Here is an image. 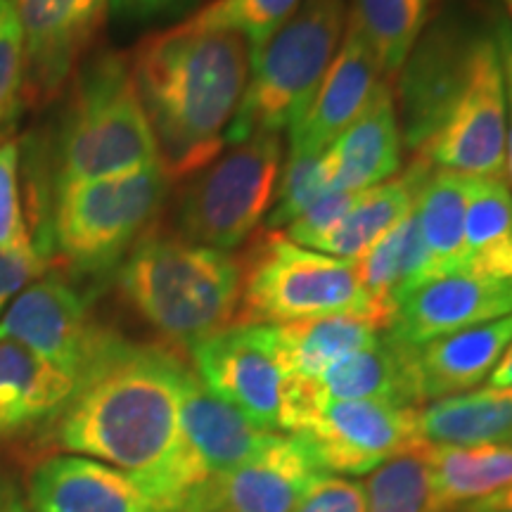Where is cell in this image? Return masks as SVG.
<instances>
[{
	"instance_id": "obj_1",
	"label": "cell",
	"mask_w": 512,
	"mask_h": 512,
	"mask_svg": "<svg viewBox=\"0 0 512 512\" xmlns=\"http://www.w3.org/2000/svg\"><path fill=\"white\" fill-rule=\"evenodd\" d=\"M188 366L171 351L110 337L57 415L62 448L117 467L174 512L204 472L181 430Z\"/></svg>"
},
{
	"instance_id": "obj_2",
	"label": "cell",
	"mask_w": 512,
	"mask_h": 512,
	"mask_svg": "<svg viewBox=\"0 0 512 512\" xmlns=\"http://www.w3.org/2000/svg\"><path fill=\"white\" fill-rule=\"evenodd\" d=\"M249 67L247 41L233 31L183 22L140 43L131 72L169 181L195 176L221 155Z\"/></svg>"
},
{
	"instance_id": "obj_3",
	"label": "cell",
	"mask_w": 512,
	"mask_h": 512,
	"mask_svg": "<svg viewBox=\"0 0 512 512\" xmlns=\"http://www.w3.org/2000/svg\"><path fill=\"white\" fill-rule=\"evenodd\" d=\"M119 290L159 335L190 349L235 325L242 261L150 228L126 254Z\"/></svg>"
},
{
	"instance_id": "obj_4",
	"label": "cell",
	"mask_w": 512,
	"mask_h": 512,
	"mask_svg": "<svg viewBox=\"0 0 512 512\" xmlns=\"http://www.w3.org/2000/svg\"><path fill=\"white\" fill-rule=\"evenodd\" d=\"M55 166V183L102 181L159 166L155 133L124 55L102 53L76 76L57 133Z\"/></svg>"
},
{
	"instance_id": "obj_5",
	"label": "cell",
	"mask_w": 512,
	"mask_h": 512,
	"mask_svg": "<svg viewBox=\"0 0 512 512\" xmlns=\"http://www.w3.org/2000/svg\"><path fill=\"white\" fill-rule=\"evenodd\" d=\"M347 29V0H304L294 15L252 55L245 98L226 145L256 133H283L316 98Z\"/></svg>"
},
{
	"instance_id": "obj_6",
	"label": "cell",
	"mask_w": 512,
	"mask_h": 512,
	"mask_svg": "<svg viewBox=\"0 0 512 512\" xmlns=\"http://www.w3.org/2000/svg\"><path fill=\"white\" fill-rule=\"evenodd\" d=\"M335 313L389 320L368 297L356 261L294 245L283 233H268L242 261V299L235 325H285Z\"/></svg>"
},
{
	"instance_id": "obj_7",
	"label": "cell",
	"mask_w": 512,
	"mask_h": 512,
	"mask_svg": "<svg viewBox=\"0 0 512 512\" xmlns=\"http://www.w3.org/2000/svg\"><path fill=\"white\" fill-rule=\"evenodd\" d=\"M169 178L162 166L102 181L53 183V254L81 275L112 271L150 230Z\"/></svg>"
},
{
	"instance_id": "obj_8",
	"label": "cell",
	"mask_w": 512,
	"mask_h": 512,
	"mask_svg": "<svg viewBox=\"0 0 512 512\" xmlns=\"http://www.w3.org/2000/svg\"><path fill=\"white\" fill-rule=\"evenodd\" d=\"M278 133H256L228 145L197 171L178 204V228L185 240L221 249L240 247L271 211L275 185L283 169Z\"/></svg>"
},
{
	"instance_id": "obj_9",
	"label": "cell",
	"mask_w": 512,
	"mask_h": 512,
	"mask_svg": "<svg viewBox=\"0 0 512 512\" xmlns=\"http://www.w3.org/2000/svg\"><path fill=\"white\" fill-rule=\"evenodd\" d=\"M508 100L496 38L475 36L463 86L434 136L422 147L432 169L505 181ZM508 183V181H505Z\"/></svg>"
},
{
	"instance_id": "obj_10",
	"label": "cell",
	"mask_w": 512,
	"mask_h": 512,
	"mask_svg": "<svg viewBox=\"0 0 512 512\" xmlns=\"http://www.w3.org/2000/svg\"><path fill=\"white\" fill-rule=\"evenodd\" d=\"M195 373L266 432H283L292 384L275 325H230L190 347Z\"/></svg>"
},
{
	"instance_id": "obj_11",
	"label": "cell",
	"mask_w": 512,
	"mask_h": 512,
	"mask_svg": "<svg viewBox=\"0 0 512 512\" xmlns=\"http://www.w3.org/2000/svg\"><path fill=\"white\" fill-rule=\"evenodd\" d=\"M420 408L384 401L320 399L292 434L323 475H370L420 437Z\"/></svg>"
},
{
	"instance_id": "obj_12",
	"label": "cell",
	"mask_w": 512,
	"mask_h": 512,
	"mask_svg": "<svg viewBox=\"0 0 512 512\" xmlns=\"http://www.w3.org/2000/svg\"><path fill=\"white\" fill-rule=\"evenodd\" d=\"M110 337L95 325L86 299L62 275H41L0 316V339L22 344L76 380Z\"/></svg>"
},
{
	"instance_id": "obj_13",
	"label": "cell",
	"mask_w": 512,
	"mask_h": 512,
	"mask_svg": "<svg viewBox=\"0 0 512 512\" xmlns=\"http://www.w3.org/2000/svg\"><path fill=\"white\" fill-rule=\"evenodd\" d=\"M320 477L302 441L273 434L245 465L190 489L174 512H294Z\"/></svg>"
},
{
	"instance_id": "obj_14",
	"label": "cell",
	"mask_w": 512,
	"mask_h": 512,
	"mask_svg": "<svg viewBox=\"0 0 512 512\" xmlns=\"http://www.w3.org/2000/svg\"><path fill=\"white\" fill-rule=\"evenodd\" d=\"M24 38V98L46 105L98 34L107 0H12Z\"/></svg>"
},
{
	"instance_id": "obj_15",
	"label": "cell",
	"mask_w": 512,
	"mask_h": 512,
	"mask_svg": "<svg viewBox=\"0 0 512 512\" xmlns=\"http://www.w3.org/2000/svg\"><path fill=\"white\" fill-rule=\"evenodd\" d=\"M512 316V283L458 271L425 278L396 302L387 335L406 347Z\"/></svg>"
},
{
	"instance_id": "obj_16",
	"label": "cell",
	"mask_w": 512,
	"mask_h": 512,
	"mask_svg": "<svg viewBox=\"0 0 512 512\" xmlns=\"http://www.w3.org/2000/svg\"><path fill=\"white\" fill-rule=\"evenodd\" d=\"M472 38L460 27L434 24L403 62L399 81V126L403 145L422 150L434 136L463 86Z\"/></svg>"
},
{
	"instance_id": "obj_17",
	"label": "cell",
	"mask_w": 512,
	"mask_h": 512,
	"mask_svg": "<svg viewBox=\"0 0 512 512\" xmlns=\"http://www.w3.org/2000/svg\"><path fill=\"white\" fill-rule=\"evenodd\" d=\"M380 83L382 69L375 53L347 19V31L316 98L304 117L287 131L290 150L320 155L363 112Z\"/></svg>"
},
{
	"instance_id": "obj_18",
	"label": "cell",
	"mask_w": 512,
	"mask_h": 512,
	"mask_svg": "<svg viewBox=\"0 0 512 512\" xmlns=\"http://www.w3.org/2000/svg\"><path fill=\"white\" fill-rule=\"evenodd\" d=\"M403 138L389 83H380L363 112L320 155L330 190L361 192L401 169Z\"/></svg>"
},
{
	"instance_id": "obj_19",
	"label": "cell",
	"mask_w": 512,
	"mask_h": 512,
	"mask_svg": "<svg viewBox=\"0 0 512 512\" xmlns=\"http://www.w3.org/2000/svg\"><path fill=\"white\" fill-rule=\"evenodd\" d=\"M34 512H164L136 479L86 456H55L31 477Z\"/></svg>"
},
{
	"instance_id": "obj_20",
	"label": "cell",
	"mask_w": 512,
	"mask_h": 512,
	"mask_svg": "<svg viewBox=\"0 0 512 512\" xmlns=\"http://www.w3.org/2000/svg\"><path fill=\"white\" fill-rule=\"evenodd\" d=\"M181 430L207 479L245 465L278 434L256 427L238 408L211 392L190 368L181 387Z\"/></svg>"
},
{
	"instance_id": "obj_21",
	"label": "cell",
	"mask_w": 512,
	"mask_h": 512,
	"mask_svg": "<svg viewBox=\"0 0 512 512\" xmlns=\"http://www.w3.org/2000/svg\"><path fill=\"white\" fill-rule=\"evenodd\" d=\"M512 342V316L432 339L413 349L420 401L465 394L489 380Z\"/></svg>"
},
{
	"instance_id": "obj_22",
	"label": "cell",
	"mask_w": 512,
	"mask_h": 512,
	"mask_svg": "<svg viewBox=\"0 0 512 512\" xmlns=\"http://www.w3.org/2000/svg\"><path fill=\"white\" fill-rule=\"evenodd\" d=\"M79 380L22 344L0 339V439L64 411Z\"/></svg>"
},
{
	"instance_id": "obj_23",
	"label": "cell",
	"mask_w": 512,
	"mask_h": 512,
	"mask_svg": "<svg viewBox=\"0 0 512 512\" xmlns=\"http://www.w3.org/2000/svg\"><path fill=\"white\" fill-rule=\"evenodd\" d=\"M313 387L320 399L330 401H384L396 406L420 403L413 349L389 337L387 330L375 344L332 363L313 380Z\"/></svg>"
},
{
	"instance_id": "obj_24",
	"label": "cell",
	"mask_w": 512,
	"mask_h": 512,
	"mask_svg": "<svg viewBox=\"0 0 512 512\" xmlns=\"http://www.w3.org/2000/svg\"><path fill=\"white\" fill-rule=\"evenodd\" d=\"M430 171L432 166L425 159H418L401 176L356 192L349 214L344 216L335 233L325 240L320 252L349 261L361 259L370 247H375L384 235L392 233L415 209L418 192Z\"/></svg>"
},
{
	"instance_id": "obj_25",
	"label": "cell",
	"mask_w": 512,
	"mask_h": 512,
	"mask_svg": "<svg viewBox=\"0 0 512 512\" xmlns=\"http://www.w3.org/2000/svg\"><path fill=\"white\" fill-rule=\"evenodd\" d=\"M384 328L358 313H335L275 325L285 366L297 380H318L339 358L375 344Z\"/></svg>"
},
{
	"instance_id": "obj_26",
	"label": "cell",
	"mask_w": 512,
	"mask_h": 512,
	"mask_svg": "<svg viewBox=\"0 0 512 512\" xmlns=\"http://www.w3.org/2000/svg\"><path fill=\"white\" fill-rule=\"evenodd\" d=\"M460 271L512 283V190L505 181L472 176Z\"/></svg>"
},
{
	"instance_id": "obj_27",
	"label": "cell",
	"mask_w": 512,
	"mask_h": 512,
	"mask_svg": "<svg viewBox=\"0 0 512 512\" xmlns=\"http://www.w3.org/2000/svg\"><path fill=\"white\" fill-rule=\"evenodd\" d=\"M420 437L432 444H501L512 437V387H484L420 408Z\"/></svg>"
},
{
	"instance_id": "obj_28",
	"label": "cell",
	"mask_w": 512,
	"mask_h": 512,
	"mask_svg": "<svg viewBox=\"0 0 512 512\" xmlns=\"http://www.w3.org/2000/svg\"><path fill=\"white\" fill-rule=\"evenodd\" d=\"M432 477L441 512L512 486V444H432Z\"/></svg>"
},
{
	"instance_id": "obj_29",
	"label": "cell",
	"mask_w": 512,
	"mask_h": 512,
	"mask_svg": "<svg viewBox=\"0 0 512 512\" xmlns=\"http://www.w3.org/2000/svg\"><path fill=\"white\" fill-rule=\"evenodd\" d=\"M356 271L368 297L392 323L396 302L403 294L425 278H432L430 256L422 242L415 209L392 233L384 235L361 259H356Z\"/></svg>"
},
{
	"instance_id": "obj_30",
	"label": "cell",
	"mask_w": 512,
	"mask_h": 512,
	"mask_svg": "<svg viewBox=\"0 0 512 512\" xmlns=\"http://www.w3.org/2000/svg\"><path fill=\"white\" fill-rule=\"evenodd\" d=\"M472 176L432 169L415 200L422 242L430 256L432 275L458 273L465 247V211Z\"/></svg>"
},
{
	"instance_id": "obj_31",
	"label": "cell",
	"mask_w": 512,
	"mask_h": 512,
	"mask_svg": "<svg viewBox=\"0 0 512 512\" xmlns=\"http://www.w3.org/2000/svg\"><path fill=\"white\" fill-rule=\"evenodd\" d=\"M366 512H441L432 477V441L413 439L370 472Z\"/></svg>"
},
{
	"instance_id": "obj_32",
	"label": "cell",
	"mask_w": 512,
	"mask_h": 512,
	"mask_svg": "<svg viewBox=\"0 0 512 512\" xmlns=\"http://www.w3.org/2000/svg\"><path fill=\"white\" fill-rule=\"evenodd\" d=\"M427 0H354L349 22L361 31L382 74H396L420 41Z\"/></svg>"
},
{
	"instance_id": "obj_33",
	"label": "cell",
	"mask_w": 512,
	"mask_h": 512,
	"mask_svg": "<svg viewBox=\"0 0 512 512\" xmlns=\"http://www.w3.org/2000/svg\"><path fill=\"white\" fill-rule=\"evenodd\" d=\"M304 0H214L195 12L188 24L200 29L233 31L249 46V57L259 53L266 41L294 15Z\"/></svg>"
},
{
	"instance_id": "obj_34",
	"label": "cell",
	"mask_w": 512,
	"mask_h": 512,
	"mask_svg": "<svg viewBox=\"0 0 512 512\" xmlns=\"http://www.w3.org/2000/svg\"><path fill=\"white\" fill-rule=\"evenodd\" d=\"M323 155V152H320ZM316 152H292L283 164L275 185V197L271 211L264 219V230L278 233L280 228H287L294 219L304 214L311 204H316L325 192H330V185L325 181L323 164Z\"/></svg>"
},
{
	"instance_id": "obj_35",
	"label": "cell",
	"mask_w": 512,
	"mask_h": 512,
	"mask_svg": "<svg viewBox=\"0 0 512 512\" xmlns=\"http://www.w3.org/2000/svg\"><path fill=\"white\" fill-rule=\"evenodd\" d=\"M19 162L22 155L15 140H0V252L38 254L24 214Z\"/></svg>"
},
{
	"instance_id": "obj_36",
	"label": "cell",
	"mask_w": 512,
	"mask_h": 512,
	"mask_svg": "<svg viewBox=\"0 0 512 512\" xmlns=\"http://www.w3.org/2000/svg\"><path fill=\"white\" fill-rule=\"evenodd\" d=\"M24 98V38L12 0H0V140L19 117Z\"/></svg>"
},
{
	"instance_id": "obj_37",
	"label": "cell",
	"mask_w": 512,
	"mask_h": 512,
	"mask_svg": "<svg viewBox=\"0 0 512 512\" xmlns=\"http://www.w3.org/2000/svg\"><path fill=\"white\" fill-rule=\"evenodd\" d=\"M356 200V192H339L330 190L316 204H311L299 219H294L290 226L285 228V238L292 240L294 245L316 249L325 245V240L339 228L344 216L349 214L351 204Z\"/></svg>"
},
{
	"instance_id": "obj_38",
	"label": "cell",
	"mask_w": 512,
	"mask_h": 512,
	"mask_svg": "<svg viewBox=\"0 0 512 512\" xmlns=\"http://www.w3.org/2000/svg\"><path fill=\"white\" fill-rule=\"evenodd\" d=\"M294 512H366L363 484L347 477L323 475L306 491Z\"/></svg>"
},
{
	"instance_id": "obj_39",
	"label": "cell",
	"mask_w": 512,
	"mask_h": 512,
	"mask_svg": "<svg viewBox=\"0 0 512 512\" xmlns=\"http://www.w3.org/2000/svg\"><path fill=\"white\" fill-rule=\"evenodd\" d=\"M48 264L50 261L38 254L0 252V316L19 297V292L46 273Z\"/></svg>"
},
{
	"instance_id": "obj_40",
	"label": "cell",
	"mask_w": 512,
	"mask_h": 512,
	"mask_svg": "<svg viewBox=\"0 0 512 512\" xmlns=\"http://www.w3.org/2000/svg\"><path fill=\"white\" fill-rule=\"evenodd\" d=\"M200 0H107V10L124 22H155L183 15Z\"/></svg>"
},
{
	"instance_id": "obj_41",
	"label": "cell",
	"mask_w": 512,
	"mask_h": 512,
	"mask_svg": "<svg viewBox=\"0 0 512 512\" xmlns=\"http://www.w3.org/2000/svg\"><path fill=\"white\" fill-rule=\"evenodd\" d=\"M496 46L501 53L503 79H505V100H508V138H505V181L512 188V31L508 27L498 29Z\"/></svg>"
},
{
	"instance_id": "obj_42",
	"label": "cell",
	"mask_w": 512,
	"mask_h": 512,
	"mask_svg": "<svg viewBox=\"0 0 512 512\" xmlns=\"http://www.w3.org/2000/svg\"><path fill=\"white\" fill-rule=\"evenodd\" d=\"M460 512H512V486L494 496H486L482 501L463 505Z\"/></svg>"
},
{
	"instance_id": "obj_43",
	"label": "cell",
	"mask_w": 512,
	"mask_h": 512,
	"mask_svg": "<svg viewBox=\"0 0 512 512\" xmlns=\"http://www.w3.org/2000/svg\"><path fill=\"white\" fill-rule=\"evenodd\" d=\"M489 387H512V342L498 361L494 373L489 375Z\"/></svg>"
},
{
	"instance_id": "obj_44",
	"label": "cell",
	"mask_w": 512,
	"mask_h": 512,
	"mask_svg": "<svg viewBox=\"0 0 512 512\" xmlns=\"http://www.w3.org/2000/svg\"><path fill=\"white\" fill-rule=\"evenodd\" d=\"M0 512H27L22 501H17L15 496H3L0 498Z\"/></svg>"
},
{
	"instance_id": "obj_45",
	"label": "cell",
	"mask_w": 512,
	"mask_h": 512,
	"mask_svg": "<svg viewBox=\"0 0 512 512\" xmlns=\"http://www.w3.org/2000/svg\"><path fill=\"white\" fill-rule=\"evenodd\" d=\"M503 3H505V8H508V12L512 15V0H503Z\"/></svg>"
},
{
	"instance_id": "obj_46",
	"label": "cell",
	"mask_w": 512,
	"mask_h": 512,
	"mask_svg": "<svg viewBox=\"0 0 512 512\" xmlns=\"http://www.w3.org/2000/svg\"><path fill=\"white\" fill-rule=\"evenodd\" d=\"M508 444H512V437H510V439H508Z\"/></svg>"
}]
</instances>
